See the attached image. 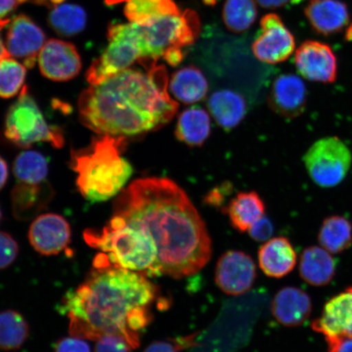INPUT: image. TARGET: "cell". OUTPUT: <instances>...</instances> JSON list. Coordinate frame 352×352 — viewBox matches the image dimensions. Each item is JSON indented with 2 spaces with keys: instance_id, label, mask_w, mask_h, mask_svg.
<instances>
[{
  "instance_id": "obj_1",
  "label": "cell",
  "mask_w": 352,
  "mask_h": 352,
  "mask_svg": "<svg viewBox=\"0 0 352 352\" xmlns=\"http://www.w3.org/2000/svg\"><path fill=\"white\" fill-rule=\"evenodd\" d=\"M113 215L152 236L157 276L183 278L197 274L210 261L211 241L204 220L173 180H135L114 201Z\"/></svg>"
},
{
  "instance_id": "obj_2",
  "label": "cell",
  "mask_w": 352,
  "mask_h": 352,
  "mask_svg": "<svg viewBox=\"0 0 352 352\" xmlns=\"http://www.w3.org/2000/svg\"><path fill=\"white\" fill-rule=\"evenodd\" d=\"M85 283L65 294L60 311L69 319L72 336L98 340L120 336L136 349L139 333L151 324L158 289L146 276L109 264L103 255Z\"/></svg>"
},
{
  "instance_id": "obj_3",
  "label": "cell",
  "mask_w": 352,
  "mask_h": 352,
  "mask_svg": "<svg viewBox=\"0 0 352 352\" xmlns=\"http://www.w3.org/2000/svg\"><path fill=\"white\" fill-rule=\"evenodd\" d=\"M168 85L164 66L153 64L147 73L123 70L82 92L79 118L98 135L125 138L142 135L166 124L177 111Z\"/></svg>"
},
{
  "instance_id": "obj_4",
  "label": "cell",
  "mask_w": 352,
  "mask_h": 352,
  "mask_svg": "<svg viewBox=\"0 0 352 352\" xmlns=\"http://www.w3.org/2000/svg\"><path fill=\"white\" fill-rule=\"evenodd\" d=\"M126 145L125 138L98 135L88 146L73 149L69 164L86 200L102 202L120 193L133 173L130 162L122 156Z\"/></svg>"
},
{
  "instance_id": "obj_5",
  "label": "cell",
  "mask_w": 352,
  "mask_h": 352,
  "mask_svg": "<svg viewBox=\"0 0 352 352\" xmlns=\"http://www.w3.org/2000/svg\"><path fill=\"white\" fill-rule=\"evenodd\" d=\"M85 239L92 248L99 249L111 265L157 276V250L148 233L113 217L102 230H87Z\"/></svg>"
},
{
  "instance_id": "obj_6",
  "label": "cell",
  "mask_w": 352,
  "mask_h": 352,
  "mask_svg": "<svg viewBox=\"0 0 352 352\" xmlns=\"http://www.w3.org/2000/svg\"><path fill=\"white\" fill-rule=\"evenodd\" d=\"M140 25L144 41V57L140 63L146 68L164 58L167 52L191 45L200 32L199 19L191 10L162 16Z\"/></svg>"
},
{
  "instance_id": "obj_7",
  "label": "cell",
  "mask_w": 352,
  "mask_h": 352,
  "mask_svg": "<svg viewBox=\"0 0 352 352\" xmlns=\"http://www.w3.org/2000/svg\"><path fill=\"white\" fill-rule=\"evenodd\" d=\"M108 39L103 54L87 69L86 78L91 85H99L143 59L144 41L139 24L109 25Z\"/></svg>"
},
{
  "instance_id": "obj_8",
  "label": "cell",
  "mask_w": 352,
  "mask_h": 352,
  "mask_svg": "<svg viewBox=\"0 0 352 352\" xmlns=\"http://www.w3.org/2000/svg\"><path fill=\"white\" fill-rule=\"evenodd\" d=\"M4 134L12 143L24 148L41 142L60 148L65 144L63 131L48 124L26 86L8 109Z\"/></svg>"
},
{
  "instance_id": "obj_9",
  "label": "cell",
  "mask_w": 352,
  "mask_h": 352,
  "mask_svg": "<svg viewBox=\"0 0 352 352\" xmlns=\"http://www.w3.org/2000/svg\"><path fill=\"white\" fill-rule=\"evenodd\" d=\"M303 162L316 186L332 188L340 186L349 175L352 153L349 145L338 136H324L307 149Z\"/></svg>"
},
{
  "instance_id": "obj_10",
  "label": "cell",
  "mask_w": 352,
  "mask_h": 352,
  "mask_svg": "<svg viewBox=\"0 0 352 352\" xmlns=\"http://www.w3.org/2000/svg\"><path fill=\"white\" fill-rule=\"evenodd\" d=\"M261 34L252 44L253 54L263 63L275 65L287 60L296 50V39L278 15L270 13L261 21Z\"/></svg>"
},
{
  "instance_id": "obj_11",
  "label": "cell",
  "mask_w": 352,
  "mask_h": 352,
  "mask_svg": "<svg viewBox=\"0 0 352 352\" xmlns=\"http://www.w3.org/2000/svg\"><path fill=\"white\" fill-rule=\"evenodd\" d=\"M311 328L323 336L328 352L342 340L352 338V287L330 299Z\"/></svg>"
},
{
  "instance_id": "obj_12",
  "label": "cell",
  "mask_w": 352,
  "mask_h": 352,
  "mask_svg": "<svg viewBox=\"0 0 352 352\" xmlns=\"http://www.w3.org/2000/svg\"><path fill=\"white\" fill-rule=\"evenodd\" d=\"M294 65L307 81L331 85L338 78V59L331 47L323 42L307 41L296 52Z\"/></svg>"
},
{
  "instance_id": "obj_13",
  "label": "cell",
  "mask_w": 352,
  "mask_h": 352,
  "mask_svg": "<svg viewBox=\"0 0 352 352\" xmlns=\"http://www.w3.org/2000/svg\"><path fill=\"white\" fill-rule=\"evenodd\" d=\"M256 278V267L249 254L230 250L219 258L215 283L223 293L239 296L248 292Z\"/></svg>"
},
{
  "instance_id": "obj_14",
  "label": "cell",
  "mask_w": 352,
  "mask_h": 352,
  "mask_svg": "<svg viewBox=\"0 0 352 352\" xmlns=\"http://www.w3.org/2000/svg\"><path fill=\"white\" fill-rule=\"evenodd\" d=\"M45 41L43 30L28 16H16L8 24L6 44L8 54L26 68L34 67Z\"/></svg>"
},
{
  "instance_id": "obj_15",
  "label": "cell",
  "mask_w": 352,
  "mask_h": 352,
  "mask_svg": "<svg viewBox=\"0 0 352 352\" xmlns=\"http://www.w3.org/2000/svg\"><path fill=\"white\" fill-rule=\"evenodd\" d=\"M38 61L43 76L52 81L72 80L82 69L76 47L72 43L58 39H50L44 43Z\"/></svg>"
},
{
  "instance_id": "obj_16",
  "label": "cell",
  "mask_w": 352,
  "mask_h": 352,
  "mask_svg": "<svg viewBox=\"0 0 352 352\" xmlns=\"http://www.w3.org/2000/svg\"><path fill=\"white\" fill-rule=\"evenodd\" d=\"M30 245L38 254L50 256L63 252L72 241V228L60 214L39 215L30 227Z\"/></svg>"
},
{
  "instance_id": "obj_17",
  "label": "cell",
  "mask_w": 352,
  "mask_h": 352,
  "mask_svg": "<svg viewBox=\"0 0 352 352\" xmlns=\"http://www.w3.org/2000/svg\"><path fill=\"white\" fill-rule=\"evenodd\" d=\"M307 90L305 82L294 74H283L276 78L268 103L276 113L285 118H294L305 112Z\"/></svg>"
},
{
  "instance_id": "obj_18",
  "label": "cell",
  "mask_w": 352,
  "mask_h": 352,
  "mask_svg": "<svg viewBox=\"0 0 352 352\" xmlns=\"http://www.w3.org/2000/svg\"><path fill=\"white\" fill-rule=\"evenodd\" d=\"M305 14L312 30L322 36H331L349 25V8L341 0H310Z\"/></svg>"
},
{
  "instance_id": "obj_19",
  "label": "cell",
  "mask_w": 352,
  "mask_h": 352,
  "mask_svg": "<svg viewBox=\"0 0 352 352\" xmlns=\"http://www.w3.org/2000/svg\"><path fill=\"white\" fill-rule=\"evenodd\" d=\"M54 190L46 182L32 184L17 182L12 191V212L19 220L34 218L50 204Z\"/></svg>"
},
{
  "instance_id": "obj_20",
  "label": "cell",
  "mask_w": 352,
  "mask_h": 352,
  "mask_svg": "<svg viewBox=\"0 0 352 352\" xmlns=\"http://www.w3.org/2000/svg\"><path fill=\"white\" fill-rule=\"evenodd\" d=\"M311 301L308 294L296 287H285L276 294L272 303L275 319L286 327H297L309 318Z\"/></svg>"
},
{
  "instance_id": "obj_21",
  "label": "cell",
  "mask_w": 352,
  "mask_h": 352,
  "mask_svg": "<svg viewBox=\"0 0 352 352\" xmlns=\"http://www.w3.org/2000/svg\"><path fill=\"white\" fill-rule=\"evenodd\" d=\"M297 255L285 237L267 241L258 250V263L264 274L281 278L292 272L296 265Z\"/></svg>"
},
{
  "instance_id": "obj_22",
  "label": "cell",
  "mask_w": 352,
  "mask_h": 352,
  "mask_svg": "<svg viewBox=\"0 0 352 352\" xmlns=\"http://www.w3.org/2000/svg\"><path fill=\"white\" fill-rule=\"evenodd\" d=\"M208 108L215 121L226 130L234 129L248 112L242 96L227 89L214 92L208 100Z\"/></svg>"
},
{
  "instance_id": "obj_23",
  "label": "cell",
  "mask_w": 352,
  "mask_h": 352,
  "mask_svg": "<svg viewBox=\"0 0 352 352\" xmlns=\"http://www.w3.org/2000/svg\"><path fill=\"white\" fill-rule=\"evenodd\" d=\"M299 272L302 279L309 285H327L336 274V263L327 250L311 246L301 255Z\"/></svg>"
},
{
  "instance_id": "obj_24",
  "label": "cell",
  "mask_w": 352,
  "mask_h": 352,
  "mask_svg": "<svg viewBox=\"0 0 352 352\" xmlns=\"http://www.w3.org/2000/svg\"><path fill=\"white\" fill-rule=\"evenodd\" d=\"M170 90L183 103L193 104L206 98L208 82L204 74L195 66H187L171 76Z\"/></svg>"
},
{
  "instance_id": "obj_25",
  "label": "cell",
  "mask_w": 352,
  "mask_h": 352,
  "mask_svg": "<svg viewBox=\"0 0 352 352\" xmlns=\"http://www.w3.org/2000/svg\"><path fill=\"white\" fill-rule=\"evenodd\" d=\"M210 118L199 107H192L180 113L176 125V138L189 146H200L209 138Z\"/></svg>"
},
{
  "instance_id": "obj_26",
  "label": "cell",
  "mask_w": 352,
  "mask_h": 352,
  "mask_svg": "<svg viewBox=\"0 0 352 352\" xmlns=\"http://www.w3.org/2000/svg\"><path fill=\"white\" fill-rule=\"evenodd\" d=\"M226 210L232 227L244 232L263 217L265 206L256 192H240L230 201Z\"/></svg>"
},
{
  "instance_id": "obj_27",
  "label": "cell",
  "mask_w": 352,
  "mask_h": 352,
  "mask_svg": "<svg viewBox=\"0 0 352 352\" xmlns=\"http://www.w3.org/2000/svg\"><path fill=\"white\" fill-rule=\"evenodd\" d=\"M318 239L321 245L330 254L344 252L352 242V226L349 219L341 215H331L321 224Z\"/></svg>"
},
{
  "instance_id": "obj_28",
  "label": "cell",
  "mask_w": 352,
  "mask_h": 352,
  "mask_svg": "<svg viewBox=\"0 0 352 352\" xmlns=\"http://www.w3.org/2000/svg\"><path fill=\"white\" fill-rule=\"evenodd\" d=\"M29 333L28 321L19 312L14 310L0 312V349H20L28 340Z\"/></svg>"
},
{
  "instance_id": "obj_29",
  "label": "cell",
  "mask_w": 352,
  "mask_h": 352,
  "mask_svg": "<svg viewBox=\"0 0 352 352\" xmlns=\"http://www.w3.org/2000/svg\"><path fill=\"white\" fill-rule=\"evenodd\" d=\"M125 15L131 22L144 25L162 16L180 11L173 0H125Z\"/></svg>"
},
{
  "instance_id": "obj_30",
  "label": "cell",
  "mask_w": 352,
  "mask_h": 352,
  "mask_svg": "<svg viewBox=\"0 0 352 352\" xmlns=\"http://www.w3.org/2000/svg\"><path fill=\"white\" fill-rule=\"evenodd\" d=\"M48 21L57 34L73 36L85 28L87 14L83 8L76 4H61L54 6Z\"/></svg>"
},
{
  "instance_id": "obj_31",
  "label": "cell",
  "mask_w": 352,
  "mask_h": 352,
  "mask_svg": "<svg viewBox=\"0 0 352 352\" xmlns=\"http://www.w3.org/2000/svg\"><path fill=\"white\" fill-rule=\"evenodd\" d=\"M258 10L254 0H226L222 16L226 28L233 33L248 30L257 19Z\"/></svg>"
},
{
  "instance_id": "obj_32",
  "label": "cell",
  "mask_w": 352,
  "mask_h": 352,
  "mask_svg": "<svg viewBox=\"0 0 352 352\" xmlns=\"http://www.w3.org/2000/svg\"><path fill=\"white\" fill-rule=\"evenodd\" d=\"M13 173L17 182L42 183L47 180L48 162L41 153L33 151L21 152L13 164Z\"/></svg>"
},
{
  "instance_id": "obj_33",
  "label": "cell",
  "mask_w": 352,
  "mask_h": 352,
  "mask_svg": "<svg viewBox=\"0 0 352 352\" xmlns=\"http://www.w3.org/2000/svg\"><path fill=\"white\" fill-rule=\"evenodd\" d=\"M25 68L10 56L0 60V98H12L20 94L24 87Z\"/></svg>"
},
{
  "instance_id": "obj_34",
  "label": "cell",
  "mask_w": 352,
  "mask_h": 352,
  "mask_svg": "<svg viewBox=\"0 0 352 352\" xmlns=\"http://www.w3.org/2000/svg\"><path fill=\"white\" fill-rule=\"evenodd\" d=\"M19 253L16 241L6 232L0 231V270L10 267Z\"/></svg>"
},
{
  "instance_id": "obj_35",
  "label": "cell",
  "mask_w": 352,
  "mask_h": 352,
  "mask_svg": "<svg viewBox=\"0 0 352 352\" xmlns=\"http://www.w3.org/2000/svg\"><path fill=\"white\" fill-rule=\"evenodd\" d=\"M133 349L124 338L117 336H104L96 340L95 352H131Z\"/></svg>"
},
{
  "instance_id": "obj_36",
  "label": "cell",
  "mask_w": 352,
  "mask_h": 352,
  "mask_svg": "<svg viewBox=\"0 0 352 352\" xmlns=\"http://www.w3.org/2000/svg\"><path fill=\"white\" fill-rule=\"evenodd\" d=\"M274 231L272 222L264 217L253 223L248 230L250 237L259 242L270 241L274 234Z\"/></svg>"
},
{
  "instance_id": "obj_37",
  "label": "cell",
  "mask_w": 352,
  "mask_h": 352,
  "mask_svg": "<svg viewBox=\"0 0 352 352\" xmlns=\"http://www.w3.org/2000/svg\"><path fill=\"white\" fill-rule=\"evenodd\" d=\"M55 352H91L90 346L83 338L72 336L61 338L56 342Z\"/></svg>"
},
{
  "instance_id": "obj_38",
  "label": "cell",
  "mask_w": 352,
  "mask_h": 352,
  "mask_svg": "<svg viewBox=\"0 0 352 352\" xmlns=\"http://www.w3.org/2000/svg\"><path fill=\"white\" fill-rule=\"evenodd\" d=\"M302 1V0H256L259 6L264 8H267V10H276V8L287 7L289 6H296V4Z\"/></svg>"
},
{
  "instance_id": "obj_39",
  "label": "cell",
  "mask_w": 352,
  "mask_h": 352,
  "mask_svg": "<svg viewBox=\"0 0 352 352\" xmlns=\"http://www.w3.org/2000/svg\"><path fill=\"white\" fill-rule=\"evenodd\" d=\"M178 344L167 342L157 341L151 343L146 347L144 352H178L179 350Z\"/></svg>"
},
{
  "instance_id": "obj_40",
  "label": "cell",
  "mask_w": 352,
  "mask_h": 352,
  "mask_svg": "<svg viewBox=\"0 0 352 352\" xmlns=\"http://www.w3.org/2000/svg\"><path fill=\"white\" fill-rule=\"evenodd\" d=\"M20 0H0V19H6L10 14L20 4Z\"/></svg>"
},
{
  "instance_id": "obj_41",
  "label": "cell",
  "mask_w": 352,
  "mask_h": 352,
  "mask_svg": "<svg viewBox=\"0 0 352 352\" xmlns=\"http://www.w3.org/2000/svg\"><path fill=\"white\" fill-rule=\"evenodd\" d=\"M329 352H352V338H345Z\"/></svg>"
},
{
  "instance_id": "obj_42",
  "label": "cell",
  "mask_w": 352,
  "mask_h": 352,
  "mask_svg": "<svg viewBox=\"0 0 352 352\" xmlns=\"http://www.w3.org/2000/svg\"><path fill=\"white\" fill-rule=\"evenodd\" d=\"M8 177V168L6 160L0 157V190L6 186Z\"/></svg>"
},
{
  "instance_id": "obj_43",
  "label": "cell",
  "mask_w": 352,
  "mask_h": 352,
  "mask_svg": "<svg viewBox=\"0 0 352 352\" xmlns=\"http://www.w3.org/2000/svg\"><path fill=\"white\" fill-rule=\"evenodd\" d=\"M10 19H0V32L6 28V25L10 24ZM7 51L6 45L3 43L1 35H0V60L4 58V57L10 56Z\"/></svg>"
},
{
  "instance_id": "obj_44",
  "label": "cell",
  "mask_w": 352,
  "mask_h": 352,
  "mask_svg": "<svg viewBox=\"0 0 352 352\" xmlns=\"http://www.w3.org/2000/svg\"><path fill=\"white\" fill-rule=\"evenodd\" d=\"M346 39L349 41H352V26H349V28L346 29Z\"/></svg>"
},
{
  "instance_id": "obj_45",
  "label": "cell",
  "mask_w": 352,
  "mask_h": 352,
  "mask_svg": "<svg viewBox=\"0 0 352 352\" xmlns=\"http://www.w3.org/2000/svg\"><path fill=\"white\" fill-rule=\"evenodd\" d=\"M50 1L54 4V6H56L57 4H60L64 1V0H50Z\"/></svg>"
},
{
  "instance_id": "obj_46",
  "label": "cell",
  "mask_w": 352,
  "mask_h": 352,
  "mask_svg": "<svg viewBox=\"0 0 352 352\" xmlns=\"http://www.w3.org/2000/svg\"><path fill=\"white\" fill-rule=\"evenodd\" d=\"M1 219H2V210H1V208H0V222H1Z\"/></svg>"
}]
</instances>
